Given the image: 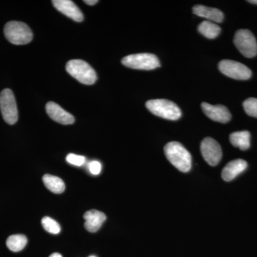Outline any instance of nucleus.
<instances>
[{"label":"nucleus","instance_id":"obj_1","mask_svg":"<svg viewBox=\"0 0 257 257\" xmlns=\"http://www.w3.org/2000/svg\"><path fill=\"white\" fill-rule=\"evenodd\" d=\"M167 160L180 172H188L192 168V156L183 145L177 142H172L165 147Z\"/></svg>","mask_w":257,"mask_h":257},{"label":"nucleus","instance_id":"obj_2","mask_svg":"<svg viewBox=\"0 0 257 257\" xmlns=\"http://www.w3.org/2000/svg\"><path fill=\"white\" fill-rule=\"evenodd\" d=\"M5 37L13 45H23L30 43L33 39L31 29L22 22L12 21L5 25Z\"/></svg>","mask_w":257,"mask_h":257},{"label":"nucleus","instance_id":"obj_3","mask_svg":"<svg viewBox=\"0 0 257 257\" xmlns=\"http://www.w3.org/2000/svg\"><path fill=\"white\" fill-rule=\"evenodd\" d=\"M66 69L72 77L82 84L91 85L97 79L94 69L87 62L82 60L69 61L66 65Z\"/></svg>","mask_w":257,"mask_h":257},{"label":"nucleus","instance_id":"obj_4","mask_svg":"<svg viewBox=\"0 0 257 257\" xmlns=\"http://www.w3.org/2000/svg\"><path fill=\"white\" fill-rule=\"evenodd\" d=\"M146 106L152 114L169 120H177L182 116V111L173 101L158 99L149 100Z\"/></svg>","mask_w":257,"mask_h":257},{"label":"nucleus","instance_id":"obj_5","mask_svg":"<svg viewBox=\"0 0 257 257\" xmlns=\"http://www.w3.org/2000/svg\"><path fill=\"white\" fill-rule=\"evenodd\" d=\"M125 67L142 70H152L160 67L157 56L153 54L140 53L126 56L121 60Z\"/></svg>","mask_w":257,"mask_h":257},{"label":"nucleus","instance_id":"obj_6","mask_svg":"<svg viewBox=\"0 0 257 257\" xmlns=\"http://www.w3.org/2000/svg\"><path fill=\"white\" fill-rule=\"evenodd\" d=\"M0 109L3 119L8 124H15L18 120V110L13 91L5 89L0 94Z\"/></svg>","mask_w":257,"mask_h":257},{"label":"nucleus","instance_id":"obj_7","mask_svg":"<svg viewBox=\"0 0 257 257\" xmlns=\"http://www.w3.org/2000/svg\"><path fill=\"white\" fill-rule=\"evenodd\" d=\"M234 43L241 55L247 58H252L257 55V42L251 32L239 30L234 35Z\"/></svg>","mask_w":257,"mask_h":257},{"label":"nucleus","instance_id":"obj_8","mask_svg":"<svg viewBox=\"0 0 257 257\" xmlns=\"http://www.w3.org/2000/svg\"><path fill=\"white\" fill-rule=\"evenodd\" d=\"M219 69L224 75L237 80H246L251 76V69L234 60H221L219 63Z\"/></svg>","mask_w":257,"mask_h":257},{"label":"nucleus","instance_id":"obj_9","mask_svg":"<svg viewBox=\"0 0 257 257\" xmlns=\"http://www.w3.org/2000/svg\"><path fill=\"white\" fill-rule=\"evenodd\" d=\"M201 152L204 160L211 166L219 163L222 157V151L219 144L211 138L204 139L201 144Z\"/></svg>","mask_w":257,"mask_h":257},{"label":"nucleus","instance_id":"obj_10","mask_svg":"<svg viewBox=\"0 0 257 257\" xmlns=\"http://www.w3.org/2000/svg\"><path fill=\"white\" fill-rule=\"evenodd\" d=\"M202 109L204 114L213 121L218 122H229L231 118L229 109L224 105H211L207 102H203Z\"/></svg>","mask_w":257,"mask_h":257},{"label":"nucleus","instance_id":"obj_11","mask_svg":"<svg viewBox=\"0 0 257 257\" xmlns=\"http://www.w3.org/2000/svg\"><path fill=\"white\" fill-rule=\"evenodd\" d=\"M52 4L58 11L74 21L79 23L84 20L81 10L70 0H53Z\"/></svg>","mask_w":257,"mask_h":257},{"label":"nucleus","instance_id":"obj_12","mask_svg":"<svg viewBox=\"0 0 257 257\" xmlns=\"http://www.w3.org/2000/svg\"><path fill=\"white\" fill-rule=\"evenodd\" d=\"M47 114L51 119L60 123V124L67 125L72 124L74 122L73 115L68 111L64 110L59 104L53 101H50L46 105Z\"/></svg>","mask_w":257,"mask_h":257},{"label":"nucleus","instance_id":"obj_13","mask_svg":"<svg viewBox=\"0 0 257 257\" xmlns=\"http://www.w3.org/2000/svg\"><path fill=\"white\" fill-rule=\"evenodd\" d=\"M84 219L85 220V229L89 232L94 233L100 229L101 225L106 220V216L100 211L92 209L84 214Z\"/></svg>","mask_w":257,"mask_h":257},{"label":"nucleus","instance_id":"obj_14","mask_svg":"<svg viewBox=\"0 0 257 257\" xmlns=\"http://www.w3.org/2000/svg\"><path fill=\"white\" fill-rule=\"evenodd\" d=\"M247 166V162L241 159L231 161L223 169L221 177L226 182H230L246 170Z\"/></svg>","mask_w":257,"mask_h":257},{"label":"nucleus","instance_id":"obj_15","mask_svg":"<svg viewBox=\"0 0 257 257\" xmlns=\"http://www.w3.org/2000/svg\"><path fill=\"white\" fill-rule=\"evenodd\" d=\"M193 13L197 16L209 20L216 23H222L224 14L221 10L216 8H209L204 5H196L193 8Z\"/></svg>","mask_w":257,"mask_h":257},{"label":"nucleus","instance_id":"obj_16","mask_svg":"<svg viewBox=\"0 0 257 257\" xmlns=\"http://www.w3.org/2000/svg\"><path fill=\"white\" fill-rule=\"evenodd\" d=\"M251 135L248 131L236 132L230 135V143L235 147H238L242 151L247 150L250 147Z\"/></svg>","mask_w":257,"mask_h":257},{"label":"nucleus","instance_id":"obj_17","mask_svg":"<svg viewBox=\"0 0 257 257\" xmlns=\"http://www.w3.org/2000/svg\"><path fill=\"white\" fill-rule=\"evenodd\" d=\"M44 184L50 192L62 194L65 190V184L62 179L56 176L45 175L42 177Z\"/></svg>","mask_w":257,"mask_h":257},{"label":"nucleus","instance_id":"obj_18","mask_svg":"<svg viewBox=\"0 0 257 257\" xmlns=\"http://www.w3.org/2000/svg\"><path fill=\"white\" fill-rule=\"evenodd\" d=\"M198 30L203 36L208 39L216 38L219 36L221 32L220 27L209 20L202 22L198 27Z\"/></svg>","mask_w":257,"mask_h":257},{"label":"nucleus","instance_id":"obj_19","mask_svg":"<svg viewBox=\"0 0 257 257\" xmlns=\"http://www.w3.org/2000/svg\"><path fill=\"white\" fill-rule=\"evenodd\" d=\"M28 243V238L23 234H14L7 239V246L10 251L18 252L22 251Z\"/></svg>","mask_w":257,"mask_h":257},{"label":"nucleus","instance_id":"obj_20","mask_svg":"<svg viewBox=\"0 0 257 257\" xmlns=\"http://www.w3.org/2000/svg\"><path fill=\"white\" fill-rule=\"evenodd\" d=\"M42 224L44 229L50 234H57L60 232V225L57 221L54 220L53 219L49 217V216H45L42 219Z\"/></svg>","mask_w":257,"mask_h":257},{"label":"nucleus","instance_id":"obj_21","mask_svg":"<svg viewBox=\"0 0 257 257\" xmlns=\"http://www.w3.org/2000/svg\"><path fill=\"white\" fill-rule=\"evenodd\" d=\"M243 109L248 116L257 118V99L248 98L243 103Z\"/></svg>","mask_w":257,"mask_h":257},{"label":"nucleus","instance_id":"obj_22","mask_svg":"<svg viewBox=\"0 0 257 257\" xmlns=\"http://www.w3.org/2000/svg\"><path fill=\"white\" fill-rule=\"evenodd\" d=\"M66 160L70 165L81 167L85 163L86 158L84 156H81V155L69 154L66 157Z\"/></svg>","mask_w":257,"mask_h":257},{"label":"nucleus","instance_id":"obj_23","mask_svg":"<svg viewBox=\"0 0 257 257\" xmlns=\"http://www.w3.org/2000/svg\"><path fill=\"white\" fill-rule=\"evenodd\" d=\"M89 172L93 175H98L101 171V165L98 161H92L88 165Z\"/></svg>","mask_w":257,"mask_h":257},{"label":"nucleus","instance_id":"obj_24","mask_svg":"<svg viewBox=\"0 0 257 257\" xmlns=\"http://www.w3.org/2000/svg\"><path fill=\"white\" fill-rule=\"evenodd\" d=\"M84 3L88 5H94L98 3V1L97 0H86V1H84Z\"/></svg>","mask_w":257,"mask_h":257},{"label":"nucleus","instance_id":"obj_25","mask_svg":"<svg viewBox=\"0 0 257 257\" xmlns=\"http://www.w3.org/2000/svg\"><path fill=\"white\" fill-rule=\"evenodd\" d=\"M49 257H62V255L59 253H54L52 254H51Z\"/></svg>","mask_w":257,"mask_h":257},{"label":"nucleus","instance_id":"obj_26","mask_svg":"<svg viewBox=\"0 0 257 257\" xmlns=\"http://www.w3.org/2000/svg\"><path fill=\"white\" fill-rule=\"evenodd\" d=\"M248 3H251V4L257 5V0H251V1H248Z\"/></svg>","mask_w":257,"mask_h":257},{"label":"nucleus","instance_id":"obj_27","mask_svg":"<svg viewBox=\"0 0 257 257\" xmlns=\"http://www.w3.org/2000/svg\"><path fill=\"white\" fill-rule=\"evenodd\" d=\"M89 257H96V256H89Z\"/></svg>","mask_w":257,"mask_h":257}]
</instances>
